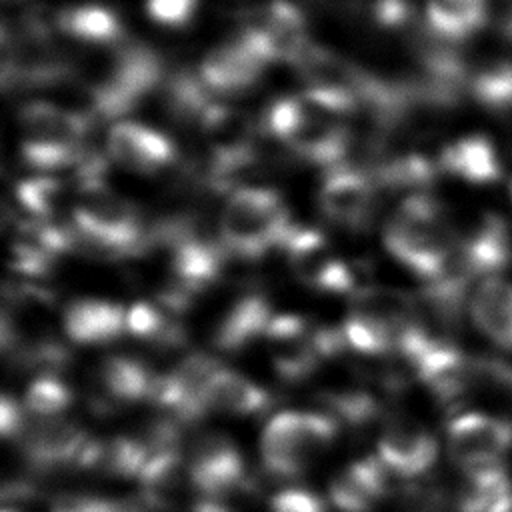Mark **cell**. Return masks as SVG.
<instances>
[{
    "instance_id": "e575fe53",
    "label": "cell",
    "mask_w": 512,
    "mask_h": 512,
    "mask_svg": "<svg viewBox=\"0 0 512 512\" xmlns=\"http://www.w3.org/2000/svg\"><path fill=\"white\" fill-rule=\"evenodd\" d=\"M26 410L20 408L16 404V400H12L10 396H4L2 398V406H0V426H2V434L6 438L10 436H20L24 424H26Z\"/></svg>"
},
{
    "instance_id": "f546056e",
    "label": "cell",
    "mask_w": 512,
    "mask_h": 512,
    "mask_svg": "<svg viewBox=\"0 0 512 512\" xmlns=\"http://www.w3.org/2000/svg\"><path fill=\"white\" fill-rule=\"evenodd\" d=\"M72 404V390L54 374L34 378L24 392V410L32 418H56Z\"/></svg>"
},
{
    "instance_id": "8d00e7d4",
    "label": "cell",
    "mask_w": 512,
    "mask_h": 512,
    "mask_svg": "<svg viewBox=\"0 0 512 512\" xmlns=\"http://www.w3.org/2000/svg\"><path fill=\"white\" fill-rule=\"evenodd\" d=\"M506 512H512V506H510V508H508V510H506Z\"/></svg>"
},
{
    "instance_id": "7c38bea8",
    "label": "cell",
    "mask_w": 512,
    "mask_h": 512,
    "mask_svg": "<svg viewBox=\"0 0 512 512\" xmlns=\"http://www.w3.org/2000/svg\"><path fill=\"white\" fill-rule=\"evenodd\" d=\"M378 184L372 176L356 166L330 168L320 190V212L338 226L348 230L366 228L376 212Z\"/></svg>"
},
{
    "instance_id": "cb8c5ba5",
    "label": "cell",
    "mask_w": 512,
    "mask_h": 512,
    "mask_svg": "<svg viewBox=\"0 0 512 512\" xmlns=\"http://www.w3.org/2000/svg\"><path fill=\"white\" fill-rule=\"evenodd\" d=\"M56 28L82 44L116 46L122 42V22L116 12L102 4H78L60 10L54 18Z\"/></svg>"
},
{
    "instance_id": "9a60e30c",
    "label": "cell",
    "mask_w": 512,
    "mask_h": 512,
    "mask_svg": "<svg viewBox=\"0 0 512 512\" xmlns=\"http://www.w3.org/2000/svg\"><path fill=\"white\" fill-rule=\"evenodd\" d=\"M266 62L242 34L210 48L198 66L202 84L214 96H232L252 88Z\"/></svg>"
},
{
    "instance_id": "ffe728a7",
    "label": "cell",
    "mask_w": 512,
    "mask_h": 512,
    "mask_svg": "<svg viewBox=\"0 0 512 512\" xmlns=\"http://www.w3.org/2000/svg\"><path fill=\"white\" fill-rule=\"evenodd\" d=\"M470 318L488 340L512 348V282L484 276L470 296Z\"/></svg>"
},
{
    "instance_id": "836d02e7",
    "label": "cell",
    "mask_w": 512,
    "mask_h": 512,
    "mask_svg": "<svg viewBox=\"0 0 512 512\" xmlns=\"http://www.w3.org/2000/svg\"><path fill=\"white\" fill-rule=\"evenodd\" d=\"M374 20L384 28H400L410 20V6L406 0H378Z\"/></svg>"
},
{
    "instance_id": "1f68e13d",
    "label": "cell",
    "mask_w": 512,
    "mask_h": 512,
    "mask_svg": "<svg viewBox=\"0 0 512 512\" xmlns=\"http://www.w3.org/2000/svg\"><path fill=\"white\" fill-rule=\"evenodd\" d=\"M50 512H124V506L80 492H64L54 498Z\"/></svg>"
},
{
    "instance_id": "277c9868",
    "label": "cell",
    "mask_w": 512,
    "mask_h": 512,
    "mask_svg": "<svg viewBox=\"0 0 512 512\" xmlns=\"http://www.w3.org/2000/svg\"><path fill=\"white\" fill-rule=\"evenodd\" d=\"M292 226L278 192L244 186L228 196L220 212L218 234L228 254L256 260L270 248L282 246Z\"/></svg>"
},
{
    "instance_id": "8fae6325",
    "label": "cell",
    "mask_w": 512,
    "mask_h": 512,
    "mask_svg": "<svg viewBox=\"0 0 512 512\" xmlns=\"http://www.w3.org/2000/svg\"><path fill=\"white\" fill-rule=\"evenodd\" d=\"M190 482L206 498H220L244 486V462L228 434L208 430L192 440L186 456Z\"/></svg>"
},
{
    "instance_id": "4dcf8cb0",
    "label": "cell",
    "mask_w": 512,
    "mask_h": 512,
    "mask_svg": "<svg viewBox=\"0 0 512 512\" xmlns=\"http://www.w3.org/2000/svg\"><path fill=\"white\" fill-rule=\"evenodd\" d=\"M270 512H326V506L306 488H284L272 496Z\"/></svg>"
},
{
    "instance_id": "83f0119b",
    "label": "cell",
    "mask_w": 512,
    "mask_h": 512,
    "mask_svg": "<svg viewBox=\"0 0 512 512\" xmlns=\"http://www.w3.org/2000/svg\"><path fill=\"white\" fill-rule=\"evenodd\" d=\"M172 314L162 304L134 302L126 312V334L160 348L176 346L184 340V332Z\"/></svg>"
},
{
    "instance_id": "d6986e66",
    "label": "cell",
    "mask_w": 512,
    "mask_h": 512,
    "mask_svg": "<svg viewBox=\"0 0 512 512\" xmlns=\"http://www.w3.org/2000/svg\"><path fill=\"white\" fill-rule=\"evenodd\" d=\"M138 480L142 488V502L154 512L178 510L184 500L186 484L192 486L186 458H182L178 448L150 454Z\"/></svg>"
},
{
    "instance_id": "9c48e42d",
    "label": "cell",
    "mask_w": 512,
    "mask_h": 512,
    "mask_svg": "<svg viewBox=\"0 0 512 512\" xmlns=\"http://www.w3.org/2000/svg\"><path fill=\"white\" fill-rule=\"evenodd\" d=\"M280 248L284 250L294 276L308 288L328 294L354 292L350 266L330 250L326 238L318 230L292 226Z\"/></svg>"
},
{
    "instance_id": "52a82bcc",
    "label": "cell",
    "mask_w": 512,
    "mask_h": 512,
    "mask_svg": "<svg viewBox=\"0 0 512 512\" xmlns=\"http://www.w3.org/2000/svg\"><path fill=\"white\" fill-rule=\"evenodd\" d=\"M446 444L464 474L498 468L512 450V424L486 412H466L448 424Z\"/></svg>"
},
{
    "instance_id": "44dd1931",
    "label": "cell",
    "mask_w": 512,
    "mask_h": 512,
    "mask_svg": "<svg viewBox=\"0 0 512 512\" xmlns=\"http://www.w3.org/2000/svg\"><path fill=\"white\" fill-rule=\"evenodd\" d=\"M272 318L270 302L262 294H244L224 312L216 326L214 344L224 352H238L256 338L266 336Z\"/></svg>"
},
{
    "instance_id": "4fadbf2b",
    "label": "cell",
    "mask_w": 512,
    "mask_h": 512,
    "mask_svg": "<svg viewBox=\"0 0 512 512\" xmlns=\"http://www.w3.org/2000/svg\"><path fill=\"white\" fill-rule=\"evenodd\" d=\"M272 366L286 382L308 378L320 364L322 354L312 328L302 316L276 314L266 330Z\"/></svg>"
},
{
    "instance_id": "8992f818",
    "label": "cell",
    "mask_w": 512,
    "mask_h": 512,
    "mask_svg": "<svg viewBox=\"0 0 512 512\" xmlns=\"http://www.w3.org/2000/svg\"><path fill=\"white\" fill-rule=\"evenodd\" d=\"M336 434L338 424L332 416L304 410L280 412L262 430V464L276 476H298L334 442Z\"/></svg>"
},
{
    "instance_id": "3957f363",
    "label": "cell",
    "mask_w": 512,
    "mask_h": 512,
    "mask_svg": "<svg viewBox=\"0 0 512 512\" xmlns=\"http://www.w3.org/2000/svg\"><path fill=\"white\" fill-rule=\"evenodd\" d=\"M266 128L298 158L330 168L342 166L352 144L340 116L322 108L306 94L276 100L266 112Z\"/></svg>"
},
{
    "instance_id": "4316f807",
    "label": "cell",
    "mask_w": 512,
    "mask_h": 512,
    "mask_svg": "<svg viewBox=\"0 0 512 512\" xmlns=\"http://www.w3.org/2000/svg\"><path fill=\"white\" fill-rule=\"evenodd\" d=\"M464 476L458 494L460 512H506L512 506V480L502 466Z\"/></svg>"
},
{
    "instance_id": "ac0fdd59",
    "label": "cell",
    "mask_w": 512,
    "mask_h": 512,
    "mask_svg": "<svg viewBox=\"0 0 512 512\" xmlns=\"http://www.w3.org/2000/svg\"><path fill=\"white\" fill-rule=\"evenodd\" d=\"M128 308L102 298H76L62 314L64 334L82 346L108 344L126 334Z\"/></svg>"
},
{
    "instance_id": "f1b7e54d",
    "label": "cell",
    "mask_w": 512,
    "mask_h": 512,
    "mask_svg": "<svg viewBox=\"0 0 512 512\" xmlns=\"http://www.w3.org/2000/svg\"><path fill=\"white\" fill-rule=\"evenodd\" d=\"M16 198L34 220L42 222H50L54 216H58L68 202L74 204L64 182L52 176H34L22 180L16 188Z\"/></svg>"
},
{
    "instance_id": "7a4b0ae2",
    "label": "cell",
    "mask_w": 512,
    "mask_h": 512,
    "mask_svg": "<svg viewBox=\"0 0 512 512\" xmlns=\"http://www.w3.org/2000/svg\"><path fill=\"white\" fill-rule=\"evenodd\" d=\"M72 228L78 242L104 254L130 256L150 244V232L138 208L104 186L100 178L80 180L72 206Z\"/></svg>"
},
{
    "instance_id": "5b68a950",
    "label": "cell",
    "mask_w": 512,
    "mask_h": 512,
    "mask_svg": "<svg viewBox=\"0 0 512 512\" xmlns=\"http://www.w3.org/2000/svg\"><path fill=\"white\" fill-rule=\"evenodd\" d=\"M22 158L38 170H56L78 164L86 158L84 146L90 132V118L80 112L60 108L52 102L36 100L20 108Z\"/></svg>"
},
{
    "instance_id": "30bf717a",
    "label": "cell",
    "mask_w": 512,
    "mask_h": 512,
    "mask_svg": "<svg viewBox=\"0 0 512 512\" xmlns=\"http://www.w3.org/2000/svg\"><path fill=\"white\" fill-rule=\"evenodd\" d=\"M240 34L266 64L272 60L296 64L310 46L304 14L286 0L262 6Z\"/></svg>"
},
{
    "instance_id": "d590c367",
    "label": "cell",
    "mask_w": 512,
    "mask_h": 512,
    "mask_svg": "<svg viewBox=\"0 0 512 512\" xmlns=\"http://www.w3.org/2000/svg\"><path fill=\"white\" fill-rule=\"evenodd\" d=\"M192 512H232V510L216 498H202L192 506Z\"/></svg>"
},
{
    "instance_id": "ba28073f",
    "label": "cell",
    "mask_w": 512,
    "mask_h": 512,
    "mask_svg": "<svg viewBox=\"0 0 512 512\" xmlns=\"http://www.w3.org/2000/svg\"><path fill=\"white\" fill-rule=\"evenodd\" d=\"M24 456L34 468H88L96 442L68 418H26L20 432Z\"/></svg>"
},
{
    "instance_id": "7402d4cb",
    "label": "cell",
    "mask_w": 512,
    "mask_h": 512,
    "mask_svg": "<svg viewBox=\"0 0 512 512\" xmlns=\"http://www.w3.org/2000/svg\"><path fill=\"white\" fill-rule=\"evenodd\" d=\"M438 166L450 176L462 178L472 184L494 182L502 172V162L498 158L496 146L480 134L462 136L446 144L440 152Z\"/></svg>"
},
{
    "instance_id": "d4e9b609",
    "label": "cell",
    "mask_w": 512,
    "mask_h": 512,
    "mask_svg": "<svg viewBox=\"0 0 512 512\" xmlns=\"http://www.w3.org/2000/svg\"><path fill=\"white\" fill-rule=\"evenodd\" d=\"M100 380L104 390L120 402L152 400L158 374H154L142 360L112 354L100 364Z\"/></svg>"
},
{
    "instance_id": "e0dca14e",
    "label": "cell",
    "mask_w": 512,
    "mask_h": 512,
    "mask_svg": "<svg viewBox=\"0 0 512 512\" xmlns=\"http://www.w3.org/2000/svg\"><path fill=\"white\" fill-rule=\"evenodd\" d=\"M390 474L378 456H364L330 480L328 496L340 512H372L390 492Z\"/></svg>"
},
{
    "instance_id": "2e32d148",
    "label": "cell",
    "mask_w": 512,
    "mask_h": 512,
    "mask_svg": "<svg viewBox=\"0 0 512 512\" xmlns=\"http://www.w3.org/2000/svg\"><path fill=\"white\" fill-rule=\"evenodd\" d=\"M106 154L118 166L138 174L158 172L176 156L174 144L164 134L130 120L116 122L108 130Z\"/></svg>"
},
{
    "instance_id": "5bb4252c",
    "label": "cell",
    "mask_w": 512,
    "mask_h": 512,
    "mask_svg": "<svg viewBox=\"0 0 512 512\" xmlns=\"http://www.w3.org/2000/svg\"><path fill=\"white\" fill-rule=\"evenodd\" d=\"M438 444L432 432L406 414L390 416L378 438V458L398 476L414 478L432 468Z\"/></svg>"
},
{
    "instance_id": "484cf974",
    "label": "cell",
    "mask_w": 512,
    "mask_h": 512,
    "mask_svg": "<svg viewBox=\"0 0 512 512\" xmlns=\"http://www.w3.org/2000/svg\"><path fill=\"white\" fill-rule=\"evenodd\" d=\"M488 18V0H428L426 28L444 40L476 34Z\"/></svg>"
},
{
    "instance_id": "74e56055",
    "label": "cell",
    "mask_w": 512,
    "mask_h": 512,
    "mask_svg": "<svg viewBox=\"0 0 512 512\" xmlns=\"http://www.w3.org/2000/svg\"><path fill=\"white\" fill-rule=\"evenodd\" d=\"M510 192H512V186H510Z\"/></svg>"
},
{
    "instance_id": "6da1fadb",
    "label": "cell",
    "mask_w": 512,
    "mask_h": 512,
    "mask_svg": "<svg viewBox=\"0 0 512 512\" xmlns=\"http://www.w3.org/2000/svg\"><path fill=\"white\" fill-rule=\"evenodd\" d=\"M458 242L444 208L428 194L408 196L384 228L388 252L428 284L444 276Z\"/></svg>"
},
{
    "instance_id": "603a6c76",
    "label": "cell",
    "mask_w": 512,
    "mask_h": 512,
    "mask_svg": "<svg viewBox=\"0 0 512 512\" xmlns=\"http://www.w3.org/2000/svg\"><path fill=\"white\" fill-rule=\"evenodd\" d=\"M268 404L270 394L262 386L228 368H218L204 390L206 412L250 416L266 410Z\"/></svg>"
},
{
    "instance_id": "d6a6232c",
    "label": "cell",
    "mask_w": 512,
    "mask_h": 512,
    "mask_svg": "<svg viewBox=\"0 0 512 512\" xmlns=\"http://www.w3.org/2000/svg\"><path fill=\"white\" fill-rule=\"evenodd\" d=\"M196 10V0H146L148 16L164 26L186 24Z\"/></svg>"
}]
</instances>
